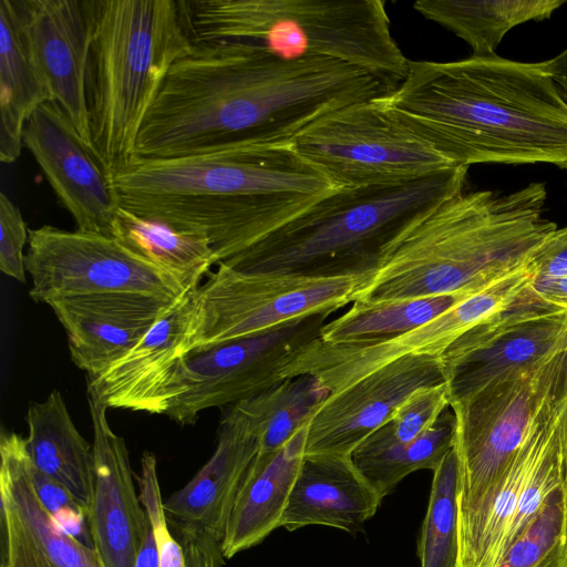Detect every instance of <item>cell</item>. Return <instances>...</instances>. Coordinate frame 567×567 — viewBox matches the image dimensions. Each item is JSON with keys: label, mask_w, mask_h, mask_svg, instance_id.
<instances>
[{"label": "cell", "mask_w": 567, "mask_h": 567, "mask_svg": "<svg viewBox=\"0 0 567 567\" xmlns=\"http://www.w3.org/2000/svg\"><path fill=\"white\" fill-rule=\"evenodd\" d=\"M392 91L358 66L280 60L217 42L194 43L168 71L141 126L137 158L282 144L327 112Z\"/></svg>", "instance_id": "6da1fadb"}, {"label": "cell", "mask_w": 567, "mask_h": 567, "mask_svg": "<svg viewBox=\"0 0 567 567\" xmlns=\"http://www.w3.org/2000/svg\"><path fill=\"white\" fill-rule=\"evenodd\" d=\"M382 105L456 165L567 169V101L546 61H409Z\"/></svg>", "instance_id": "7a4b0ae2"}, {"label": "cell", "mask_w": 567, "mask_h": 567, "mask_svg": "<svg viewBox=\"0 0 567 567\" xmlns=\"http://www.w3.org/2000/svg\"><path fill=\"white\" fill-rule=\"evenodd\" d=\"M112 184L120 207L207 239L216 266L338 188L291 143L135 157Z\"/></svg>", "instance_id": "3957f363"}, {"label": "cell", "mask_w": 567, "mask_h": 567, "mask_svg": "<svg viewBox=\"0 0 567 567\" xmlns=\"http://www.w3.org/2000/svg\"><path fill=\"white\" fill-rule=\"evenodd\" d=\"M547 188L462 192L434 208L382 255L353 302L482 290L528 264L557 228L545 216Z\"/></svg>", "instance_id": "277c9868"}, {"label": "cell", "mask_w": 567, "mask_h": 567, "mask_svg": "<svg viewBox=\"0 0 567 567\" xmlns=\"http://www.w3.org/2000/svg\"><path fill=\"white\" fill-rule=\"evenodd\" d=\"M467 171L455 165L401 183L337 188L221 264L249 274L367 278L395 239L464 192Z\"/></svg>", "instance_id": "5b68a950"}, {"label": "cell", "mask_w": 567, "mask_h": 567, "mask_svg": "<svg viewBox=\"0 0 567 567\" xmlns=\"http://www.w3.org/2000/svg\"><path fill=\"white\" fill-rule=\"evenodd\" d=\"M194 43H230L280 60L348 63L392 92L409 61L383 0H179Z\"/></svg>", "instance_id": "8992f818"}, {"label": "cell", "mask_w": 567, "mask_h": 567, "mask_svg": "<svg viewBox=\"0 0 567 567\" xmlns=\"http://www.w3.org/2000/svg\"><path fill=\"white\" fill-rule=\"evenodd\" d=\"M193 45L181 1L95 0L86 103L91 144L111 181L135 158L150 107Z\"/></svg>", "instance_id": "52a82bcc"}, {"label": "cell", "mask_w": 567, "mask_h": 567, "mask_svg": "<svg viewBox=\"0 0 567 567\" xmlns=\"http://www.w3.org/2000/svg\"><path fill=\"white\" fill-rule=\"evenodd\" d=\"M333 311L308 313L268 330L189 352L156 392L148 413L181 425L202 411L233 406L281 382L282 371L315 340Z\"/></svg>", "instance_id": "ba28073f"}, {"label": "cell", "mask_w": 567, "mask_h": 567, "mask_svg": "<svg viewBox=\"0 0 567 567\" xmlns=\"http://www.w3.org/2000/svg\"><path fill=\"white\" fill-rule=\"evenodd\" d=\"M290 143L338 188L401 183L456 165L402 124L380 99L331 110Z\"/></svg>", "instance_id": "9c48e42d"}, {"label": "cell", "mask_w": 567, "mask_h": 567, "mask_svg": "<svg viewBox=\"0 0 567 567\" xmlns=\"http://www.w3.org/2000/svg\"><path fill=\"white\" fill-rule=\"evenodd\" d=\"M566 359L567 351L450 405L456 417L453 449L458 461V522L475 511L504 476L555 396Z\"/></svg>", "instance_id": "30bf717a"}, {"label": "cell", "mask_w": 567, "mask_h": 567, "mask_svg": "<svg viewBox=\"0 0 567 567\" xmlns=\"http://www.w3.org/2000/svg\"><path fill=\"white\" fill-rule=\"evenodd\" d=\"M363 279L249 274L219 264L193 292L188 352L241 339L308 313L334 312L353 302Z\"/></svg>", "instance_id": "8fae6325"}, {"label": "cell", "mask_w": 567, "mask_h": 567, "mask_svg": "<svg viewBox=\"0 0 567 567\" xmlns=\"http://www.w3.org/2000/svg\"><path fill=\"white\" fill-rule=\"evenodd\" d=\"M25 269L31 278L30 297L44 303L107 292H135L175 302L192 291L113 236L50 225L29 229Z\"/></svg>", "instance_id": "7c38bea8"}, {"label": "cell", "mask_w": 567, "mask_h": 567, "mask_svg": "<svg viewBox=\"0 0 567 567\" xmlns=\"http://www.w3.org/2000/svg\"><path fill=\"white\" fill-rule=\"evenodd\" d=\"M446 382L440 355L408 354L329 393L311 417L305 455H348L415 390Z\"/></svg>", "instance_id": "4fadbf2b"}, {"label": "cell", "mask_w": 567, "mask_h": 567, "mask_svg": "<svg viewBox=\"0 0 567 567\" xmlns=\"http://www.w3.org/2000/svg\"><path fill=\"white\" fill-rule=\"evenodd\" d=\"M0 458V567H103L95 549L64 532L40 502L25 437L3 430Z\"/></svg>", "instance_id": "5bb4252c"}, {"label": "cell", "mask_w": 567, "mask_h": 567, "mask_svg": "<svg viewBox=\"0 0 567 567\" xmlns=\"http://www.w3.org/2000/svg\"><path fill=\"white\" fill-rule=\"evenodd\" d=\"M22 143L73 217L76 229L111 236L120 208L112 181L54 101L45 102L30 116Z\"/></svg>", "instance_id": "9a60e30c"}, {"label": "cell", "mask_w": 567, "mask_h": 567, "mask_svg": "<svg viewBox=\"0 0 567 567\" xmlns=\"http://www.w3.org/2000/svg\"><path fill=\"white\" fill-rule=\"evenodd\" d=\"M14 6L29 54L53 101L92 147L86 78L95 0H14Z\"/></svg>", "instance_id": "2e32d148"}, {"label": "cell", "mask_w": 567, "mask_h": 567, "mask_svg": "<svg viewBox=\"0 0 567 567\" xmlns=\"http://www.w3.org/2000/svg\"><path fill=\"white\" fill-rule=\"evenodd\" d=\"M93 425V492L87 524L103 567H135L151 528L135 492L128 451L111 429L106 406L87 394Z\"/></svg>", "instance_id": "e0dca14e"}, {"label": "cell", "mask_w": 567, "mask_h": 567, "mask_svg": "<svg viewBox=\"0 0 567 567\" xmlns=\"http://www.w3.org/2000/svg\"><path fill=\"white\" fill-rule=\"evenodd\" d=\"M175 302L107 292L58 298L47 305L66 332L71 360L94 377L141 341Z\"/></svg>", "instance_id": "ac0fdd59"}, {"label": "cell", "mask_w": 567, "mask_h": 567, "mask_svg": "<svg viewBox=\"0 0 567 567\" xmlns=\"http://www.w3.org/2000/svg\"><path fill=\"white\" fill-rule=\"evenodd\" d=\"M258 452V437L227 409L213 455L184 487L164 501L169 528L204 532L221 543L239 488Z\"/></svg>", "instance_id": "d6986e66"}, {"label": "cell", "mask_w": 567, "mask_h": 567, "mask_svg": "<svg viewBox=\"0 0 567 567\" xmlns=\"http://www.w3.org/2000/svg\"><path fill=\"white\" fill-rule=\"evenodd\" d=\"M567 351V310L536 317L467 352L441 357L450 405Z\"/></svg>", "instance_id": "ffe728a7"}, {"label": "cell", "mask_w": 567, "mask_h": 567, "mask_svg": "<svg viewBox=\"0 0 567 567\" xmlns=\"http://www.w3.org/2000/svg\"><path fill=\"white\" fill-rule=\"evenodd\" d=\"M382 498L348 455H305L290 492L280 527L310 526L359 532Z\"/></svg>", "instance_id": "44dd1931"}, {"label": "cell", "mask_w": 567, "mask_h": 567, "mask_svg": "<svg viewBox=\"0 0 567 567\" xmlns=\"http://www.w3.org/2000/svg\"><path fill=\"white\" fill-rule=\"evenodd\" d=\"M559 413L557 390L502 480L475 511L458 522V567H497L503 559L524 486L558 433Z\"/></svg>", "instance_id": "7402d4cb"}, {"label": "cell", "mask_w": 567, "mask_h": 567, "mask_svg": "<svg viewBox=\"0 0 567 567\" xmlns=\"http://www.w3.org/2000/svg\"><path fill=\"white\" fill-rule=\"evenodd\" d=\"M194 290L177 300L127 353L103 372L87 377V394L107 409L148 413L172 368L189 353L187 331Z\"/></svg>", "instance_id": "603a6c76"}, {"label": "cell", "mask_w": 567, "mask_h": 567, "mask_svg": "<svg viewBox=\"0 0 567 567\" xmlns=\"http://www.w3.org/2000/svg\"><path fill=\"white\" fill-rule=\"evenodd\" d=\"M308 424L279 450L258 452L254 458L237 494L221 542L226 559L260 544L280 527L305 456Z\"/></svg>", "instance_id": "cb8c5ba5"}, {"label": "cell", "mask_w": 567, "mask_h": 567, "mask_svg": "<svg viewBox=\"0 0 567 567\" xmlns=\"http://www.w3.org/2000/svg\"><path fill=\"white\" fill-rule=\"evenodd\" d=\"M27 446L34 466L63 485L89 514L93 492V445L74 425L60 391L53 390L27 412Z\"/></svg>", "instance_id": "d4e9b609"}, {"label": "cell", "mask_w": 567, "mask_h": 567, "mask_svg": "<svg viewBox=\"0 0 567 567\" xmlns=\"http://www.w3.org/2000/svg\"><path fill=\"white\" fill-rule=\"evenodd\" d=\"M51 91L21 33L14 0H0V161L13 163L23 146L27 121Z\"/></svg>", "instance_id": "484cf974"}, {"label": "cell", "mask_w": 567, "mask_h": 567, "mask_svg": "<svg viewBox=\"0 0 567 567\" xmlns=\"http://www.w3.org/2000/svg\"><path fill=\"white\" fill-rule=\"evenodd\" d=\"M567 0H417L425 19L462 39L472 55L488 56L514 28L550 19Z\"/></svg>", "instance_id": "4316f807"}, {"label": "cell", "mask_w": 567, "mask_h": 567, "mask_svg": "<svg viewBox=\"0 0 567 567\" xmlns=\"http://www.w3.org/2000/svg\"><path fill=\"white\" fill-rule=\"evenodd\" d=\"M132 252L176 277L193 290L216 265L214 251L204 237L175 229L120 207L112 234Z\"/></svg>", "instance_id": "83f0119b"}, {"label": "cell", "mask_w": 567, "mask_h": 567, "mask_svg": "<svg viewBox=\"0 0 567 567\" xmlns=\"http://www.w3.org/2000/svg\"><path fill=\"white\" fill-rule=\"evenodd\" d=\"M456 417L446 409L436 423L410 443H398L372 433L351 454L363 477L383 499L413 472L431 470L441 464L453 449Z\"/></svg>", "instance_id": "f1b7e54d"}, {"label": "cell", "mask_w": 567, "mask_h": 567, "mask_svg": "<svg viewBox=\"0 0 567 567\" xmlns=\"http://www.w3.org/2000/svg\"><path fill=\"white\" fill-rule=\"evenodd\" d=\"M480 291L464 290L404 300L353 302L346 313L323 326L319 339L332 344L389 340L423 326Z\"/></svg>", "instance_id": "f546056e"}, {"label": "cell", "mask_w": 567, "mask_h": 567, "mask_svg": "<svg viewBox=\"0 0 567 567\" xmlns=\"http://www.w3.org/2000/svg\"><path fill=\"white\" fill-rule=\"evenodd\" d=\"M329 393L317 378L299 375L228 409L258 437L259 453H270L310 422Z\"/></svg>", "instance_id": "4dcf8cb0"}, {"label": "cell", "mask_w": 567, "mask_h": 567, "mask_svg": "<svg viewBox=\"0 0 567 567\" xmlns=\"http://www.w3.org/2000/svg\"><path fill=\"white\" fill-rule=\"evenodd\" d=\"M458 461L452 449L433 471L426 514L417 542L421 567H458Z\"/></svg>", "instance_id": "1f68e13d"}, {"label": "cell", "mask_w": 567, "mask_h": 567, "mask_svg": "<svg viewBox=\"0 0 567 567\" xmlns=\"http://www.w3.org/2000/svg\"><path fill=\"white\" fill-rule=\"evenodd\" d=\"M561 487L544 504L526 532L509 546L497 567H567Z\"/></svg>", "instance_id": "d6a6232c"}, {"label": "cell", "mask_w": 567, "mask_h": 567, "mask_svg": "<svg viewBox=\"0 0 567 567\" xmlns=\"http://www.w3.org/2000/svg\"><path fill=\"white\" fill-rule=\"evenodd\" d=\"M450 408L446 382L424 386L410 394L391 419L374 433L398 443H410L427 432Z\"/></svg>", "instance_id": "836d02e7"}, {"label": "cell", "mask_w": 567, "mask_h": 567, "mask_svg": "<svg viewBox=\"0 0 567 567\" xmlns=\"http://www.w3.org/2000/svg\"><path fill=\"white\" fill-rule=\"evenodd\" d=\"M138 485L140 499L156 540L159 567H185L182 546L173 536L165 515L157 476V462L152 452L143 453Z\"/></svg>", "instance_id": "e575fe53"}, {"label": "cell", "mask_w": 567, "mask_h": 567, "mask_svg": "<svg viewBox=\"0 0 567 567\" xmlns=\"http://www.w3.org/2000/svg\"><path fill=\"white\" fill-rule=\"evenodd\" d=\"M29 229L19 207L0 194V270L8 277L25 282V252Z\"/></svg>", "instance_id": "d590c367"}, {"label": "cell", "mask_w": 567, "mask_h": 567, "mask_svg": "<svg viewBox=\"0 0 567 567\" xmlns=\"http://www.w3.org/2000/svg\"><path fill=\"white\" fill-rule=\"evenodd\" d=\"M181 544L185 567H223L225 556L221 543L210 535L187 528L171 529Z\"/></svg>", "instance_id": "8d00e7d4"}, {"label": "cell", "mask_w": 567, "mask_h": 567, "mask_svg": "<svg viewBox=\"0 0 567 567\" xmlns=\"http://www.w3.org/2000/svg\"><path fill=\"white\" fill-rule=\"evenodd\" d=\"M534 260L539 276L567 277V226L557 227L544 240Z\"/></svg>", "instance_id": "74e56055"}, {"label": "cell", "mask_w": 567, "mask_h": 567, "mask_svg": "<svg viewBox=\"0 0 567 567\" xmlns=\"http://www.w3.org/2000/svg\"><path fill=\"white\" fill-rule=\"evenodd\" d=\"M529 295L544 303L567 310V277L539 276L528 288Z\"/></svg>", "instance_id": "f35d334b"}, {"label": "cell", "mask_w": 567, "mask_h": 567, "mask_svg": "<svg viewBox=\"0 0 567 567\" xmlns=\"http://www.w3.org/2000/svg\"><path fill=\"white\" fill-rule=\"evenodd\" d=\"M559 402V442L561 449L564 474L567 472V359L558 390Z\"/></svg>", "instance_id": "ab89813d"}, {"label": "cell", "mask_w": 567, "mask_h": 567, "mask_svg": "<svg viewBox=\"0 0 567 567\" xmlns=\"http://www.w3.org/2000/svg\"><path fill=\"white\" fill-rule=\"evenodd\" d=\"M546 62L558 90L567 101V48Z\"/></svg>", "instance_id": "60d3db41"}, {"label": "cell", "mask_w": 567, "mask_h": 567, "mask_svg": "<svg viewBox=\"0 0 567 567\" xmlns=\"http://www.w3.org/2000/svg\"><path fill=\"white\" fill-rule=\"evenodd\" d=\"M135 567H159L158 550L152 527L138 553Z\"/></svg>", "instance_id": "b9f144b4"}, {"label": "cell", "mask_w": 567, "mask_h": 567, "mask_svg": "<svg viewBox=\"0 0 567 567\" xmlns=\"http://www.w3.org/2000/svg\"><path fill=\"white\" fill-rule=\"evenodd\" d=\"M563 499H564V515H565V532H566V539H567V472L564 474L563 480Z\"/></svg>", "instance_id": "7bdbcfd3"}]
</instances>
